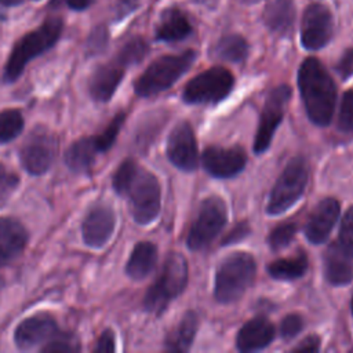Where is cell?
Wrapping results in <instances>:
<instances>
[{
	"instance_id": "15",
	"label": "cell",
	"mask_w": 353,
	"mask_h": 353,
	"mask_svg": "<svg viewBox=\"0 0 353 353\" xmlns=\"http://www.w3.org/2000/svg\"><path fill=\"white\" fill-rule=\"evenodd\" d=\"M247 157L240 148L208 146L203 153V165L208 174L216 178H230L245 165Z\"/></svg>"
},
{
	"instance_id": "2",
	"label": "cell",
	"mask_w": 353,
	"mask_h": 353,
	"mask_svg": "<svg viewBox=\"0 0 353 353\" xmlns=\"http://www.w3.org/2000/svg\"><path fill=\"white\" fill-rule=\"evenodd\" d=\"M62 21L59 18L47 19L40 28L22 36L14 46L4 69V80L15 81L23 72L26 63L51 48L59 39Z\"/></svg>"
},
{
	"instance_id": "12",
	"label": "cell",
	"mask_w": 353,
	"mask_h": 353,
	"mask_svg": "<svg viewBox=\"0 0 353 353\" xmlns=\"http://www.w3.org/2000/svg\"><path fill=\"white\" fill-rule=\"evenodd\" d=\"M332 32L334 21L330 10L319 3L310 4L302 18V46L307 50H319L330 41Z\"/></svg>"
},
{
	"instance_id": "21",
	"label": "cell",
	"mask_w": 353,
	"mask_h": 353,
	"mask_svg": "<svg viewBox=\"0 0 353 353\" xmlns=\"http://www.w3.org/2000/svg\"><path fill=\"white\" fill-rule=\"evenodd\" d=\"M124 76V66L119 62L102 65L95 69L88 81L90 95L99 102H106L112 98Z\"/></svg>"
},
{
	"instance_id": "7",
	"label": "cell",
	"mask_w": 353,
	"mask_h": 353,
	"mask_svg": "<svg viewBox=\"0 0 353 353\" xmlns=\"http://www.w3.org/2000/svg\"><path fill=\"white\" fill-rule=\"evenodd\" d=\"M307 183V167L302 157H294L283 170L274 183L268 203V212L279 215L287 211L305 192Z\"/></svg>"
},
{
	"instance_id": "5",
	"label": "cell",
	"mask_w": 353,
	"mask_h": 353,
	"mask_svg": "<svg viewBox=\"0 0 353 353\" xmlns=\"http://www.w3.org/2000/svg\"><path fill=\"white\" fill-rule=\"evenodd\" d=\"M196 52L188 50L176 55H164L153 61L134 84L139 97H153L170 88L194 62Z\"/></svg>"
},
{
	"instance_id": "3",
	"label": "cell",
	"mask_w": 353,
	"mask_h": 353,
	"mask_svg": "<svg viewBox=\"0 0 353 353\" xmlns=\"http://www.w3.org/2000/svg\"><path fill=\"white\" fill-rule=\"evenodd\" d=\"M255 270V261L248 252H233L225 258L215 274V299L221 303H232L240 299L252 284Z\"/></svg>"
},
{
	"instance_id": "35",
	"label": "cell",
	"mask_w": 353,
	"mask_h": 353,
	"mask_svg": "<svg viewBox=\"0 0 353 353\" xmlns=\"http://www.w3.org/2000/svg\"><path fill=\"white\" fill-rule=\"evenodd\" d=\"M339 244L353 255V205L346 211L341 229H339Z\"/></svg>"
},
{
	"instance_id": "29",
	"label": "cell",
	"mask_w": 353,
	"mask_h": 353,
	"mask_svg": "<svg viewBox=\"0 0 353 353\" xmlns=\"http://www.w3.org/2000/svg\"><path fill=\"white\" fill-rule=\"evenodd\" d=\"M23 130V117L17 109H6L0 112V143H6L17 138Z\"/></svg>"
},
{
	"instance_id": "46",
	"label": "cell",
	"mask_w": 353,
	"mask_h": 353,
	"mask_svg": "<svg viewBox=\"0 0 353 353\" xmlns=\"http://www.w3.org/2000/svg\"><path fill=\"white\" fill-rule=\"evenodd\" d=\"M22 0H0V3L1 4H4V6H17V4H19Z\"/></svg>"
},
{
	"instance_id": "49",
	"label": "cell",
	"mask_w": 353,
	"mask_h": 353,
	"mask_svg": "<svg viewBox=\"0 0 353 353\" xmlns=\"http://www.w3.org/2000/svg\"><path fill=\"white\" fill-rule=\"evenodd\" d=\"M352 312H353V296H352Z\"/></svg>"
},
{
	"instance_id": "36",
	"label": "cell",
	"mask_w": 353,
	"mask_h": 353,
	"mask_svg": "<svg viewBox=\"0 0 353 353\" xmlns=\"http://www.w3.org/2000/svg\"><path fill=\"white\" fill-rule=\"evenodd\" d=\"M80 350V345L76 338L72 335H58L55 339L50 341L47 345L41 347V352H77Z\"/></svg>"
},
{
	"instance_id": "48",
	"label": "cell",
	"mask_w": 353,
	"mask_h": 353,
	"mask_svg": "<svg viewBox=\"0 0 353 353\" xmlns=\"http://www.w3.org/2000/svg\"><path fill=\"white\" fill-rule=\"evenodd\" d=\"M241 3H245V4H254V3H258L261 0H240Z\"/></svg>"
},
{
	"instance_id": "26",
	"label": "cell",
	"mask_w": 353,
	"mask_h": 353,
	"mask_svg": "<svg viewBox=\"0 0 353 353\" xmlns=\"http://www.w3.org/2000/svg\"><path fill=\"white\" fill-rule=\"evenodd\" d=\"M295 21V6L291 0H273L263 11L265 25L274 33H288Z\"/></svg>"
},
{
	"instance_id": "44",
	"label": "cell",
	"mask_w": 353,
	"mask_h": 353,
	"mask_svg": "<svg viewBox=\"0 0 353 353\" xmlns=\"http://www.w3.org/2000/svg\"><path fill=\"white\" fill-rule=\"evenodd\" d=\"M138 7V0H120L117 4V17L121 18Z\"/></svg>"
},
{
	"instance_id": "1",
	"label": "cell",
	"mask_w": 353,
	"mask_h": 353,
	"mask_svg": "<svg viewBox=\"0 0 353 353\" xmlns=\"http://www.w3.org/2000/svg\"><path fill=\"white\" fill-rule=\"evenodd\" d=\"M298 87L309 119L317 125L330 124L336 101L332 77L316 58L302 62L298 72Z\"/></svg>"
},
{
	"instance_id": "19",
	"label": "cell",
	"mask_w": 353,
	"mask_h": 353,
	"mask_svg": "<svg viewBox=\"0 0 353 353\" xmlns=\"http://www.w3.org/2000/svg\"><path fill=\"white\" fill-rule=\"evenodd\" d=\"M274 338V327L265 317L247 321L236 336V346L241 352H254L268 346Z\"/></svg>"
},
{
	"instance_id": "31",
	"label": "cell",
	"mask_w": 353,
	"mask_h": 353,
	"mask_svg": "<svg viewBox=\"0 0 353 353\" xmlns=\"http://www.w3.org/2000/svg\"><path fill=\"white\" fill-rule=\"evenodd\" d=\"M125 120V113L124 112H120L117 113L112 120L110 123L106 125V128L97 137H94V141H95V145L98 148V152L99 153H103L106 152L112 145L113 142L116 141L117 135H119V131L123 125Z\"/></svg>"
},
{
	"instance_id": "24",
	"label": "cell",
	"mask_w": 353,
	"mask_h": 353,
	"mask_svg": "<svg viewBox=\"0 0 353 353\" xmlns=\"http://www.w3.org/2000/svg\"><path fill=\"white\" fill-rule=\"evenodd\" d=\"M192 33V25L188 18L176 8L165 10L156 29V37L161 41L183 40Z\"/></svg>"
},
{
	"instance_id": "28",
	"label": "cell",
	"mask_w": 353,
	"mask_h": 353,
	"mask_svg": "<svg viewBox=\"0 0 353 353\" xmlns=\"http://www.w3.org/2000/svg\"><path fill=\"white\" fill-rule=\"evenodd\" d=\"M212 54L222 61L241 62L248 54V44L239 34H226L214 46Z\"/></svg>"
},
{
	"instance_id": "32",
	"label": "cell",
	"mask_w": 353,
	"mask_h": 353,
	"mask_svg": "<svg viewBox=\"0 0 353 353\" xmlns=\"http://www.w3.org/2000/svg\"><path fill=\"white\" fill-rule=\"evenodd\" d=\"M295 233H296V225L295 223L288 222V223L279 225L269 234L268 241H269L270 248L277 251V250H281V248L287 247L291 243V240L294 239Z\"/></svg>"
},
{
	"instance_id": "34",
	"label": "cell",
	"mask_w": 353,
	"mask_h": 353,
	"mask_svg": "<svg viewBox=\"0 0 353 353\" xmlns=\"http://www.w3.org/2000/svg\"><path fill=\"white\" fill-rule=\"evenodd\" d=\"M338 127L343 132L353 131V90L343 94L338 114Z\"/></svg>"
},
{
	"instance_id": "10",
	"label": "cell",
	"mask_w": 353,
	"mask_h": 353,
	"mask_svg": "<svg viewBox=\"0 0 353 353\" xmlns=\"http://www.w3.org/2000/svg\"><path fill=\"white\" fill-rule=\"evenodd\" d=\"M57 148L58 143L54 134L44 127H39L29 134L22 145L19 160L29 174L41 175L51 167Z\"/></svg>"
},
{
	"instance_id": "11",
	"label": "cell",
	"mask_w": 353,
	"mask_h": 353,
	"mask_svg": "<svg viewBox=\"0 0 353 353\" xmlns=\"http://www.w3.org/2000/svg\"><path fill=\"white\" fill-rule=\"evenodd\" d=\"M290 97L291 90L285 84L277 85L268 95L254 141L255 153H262L269 148L273 134L284 116V110L287 108Z\"/></svg>"
},
{
	"instance_id": "27",
	"label": "cell",
	"mask_w": 353,
	"mask_h": 353,
	"mask_svg": "<svg viewBox=\"0 0 353 353\" xmlns=\"http://www.w3.org/2000/svg\"><path fill=\"white\" fill-rule=\"evenodd\" d=\"M307 270V256L299 252L292 258H280L268 265V273L277 280H295Z\"/></svg>"
},
{
	"instance_id": "6",
	"label": "cell",
	"mask_w": 353,
	"mask_h": 353,
	"mask_svg": "<svg viewBox=\"0 0 353 353\" xmlns=\"http://www.w3.org/2000/svg\"><path fill=\"white\" fill-rule=\"evenodd\" d=\"M121 196H127L131 214L137 223H150L160 211L161 190L157 178L138 165Z\"/></svg>"
},
{
	"instance_id": "23",
	"label": "cell",
	"mask_w": 353,
	"mask_h": 353,
	"mask_svg": "<svg viewBox=\"0 0 353 353\" xmlns=\"http://www.w3.org/2000/svg\"><path fill=\"white\" fill-rule=\"evenodd\" d=\"M157 261V248L150 241L138 243L127 262L125 272L134 280H142L152 273Z\"/></svg>"
},
{
	"instance_id": "14",
	"label": "cell",
	"mask_w": 353,
	"mask_h": 353,
	"mask_svg": "<svg viewBox=\"0 0 353 353\" xmlns=\"http://www.w3.org/2000/svg\"><path fill=\"white\" fill-rule=\"evenodd\" d=\"M114 226L116 216L112 207L106 204H95L83 219V240L91 248H101L112 237Z\"/></svg>"
},
{
	"instance_id": "20",
	"label": "cell",
	"mask_w": 353,
	"mask_h": 353,
	"mask_svg": "<svg viewBox=\"0 0 353 353\" xmlns=\"http://www.w3.org/2000/svg\"><path fill=\"white\" fill-rule=\"evenodd\" d=\"M353 255L339 241L328 245L324 256V272L327 280L334 285H343L353 279Z\"/></svg>"
},
{
	"instance_id": "33",
	"label": "cell",
	"mask_w": 353,
	"mask_h": 353,
	"mask_svg": "<svg viewBox=\"0 0 353 353\" xmlns=\"http://www.w3.org/2000/svg\"><path fill=\"white\" fill-rule=\"evenodd\" d=\"M137 168H138V164L132 159H127L119 165V168L116 170V172L113 175V181H112L113 188L119 194H123V192L125 190L131 178L134 176Z\"/></svg>"
},
{
	"instance_id": "8",
	"label": "cell",
	"mask_w": 353,
	"mask_h": 353,
	"mask_svg": "<svg viewBox=\"0 0 353 353\" xmlns=\"http://www.w3.org/2000/svg\"><path fill=\"white\" fill-rule=\"evenodd\" d=\"M233 83V74L228 69L214 66L193 77L186 84L182 98L188 103H216L232 91Z\"/></svg>"
},
{
	"instance_id": "37",
	"label": "cell",
	"mask_w": 353,
	"mask_h": 353,
	"mask_svg": "<svg viewBox=\"0 0 353 353\" xmlns=\"http://www.w3.org/2000/svg\"><path fill=\"white\" fill-rule=\"evenodd\" d=\"M302 327H303V319L296 313H291L283 319L280 325V334L283 339L290 341L301 332Z\"/></svg>"
},
{
	"instance_id": "18",
	"label": "cell",
	"mask_w": 353,
	"mask_h": 353,
	"mask_svg": "<svg viewBox=\"0 0 353 353\" xmlns=\"http://www.w3.org/2000/svg\"><path fill=\"white\" fill-rule=\"evenodd\" d=\"M28 243L25 226L8 216L0 218V268L14 261Z\"/></svg>"
},
{
	"instance_id": "43",
	"label": "cell",
	"mask_w": 353,
	"mask_h": 353,
	"mask_svg": "<svg viewBox=\"0 0 353 353\" xmlns=\"http://www.w3.org/2000/svg\"><path fill=\"white\" fill-rule=\"evenodd\" d=\"M106 32H105V29H102V28H99V29H97L94 33H92V36H91V39H90V47L91 48H94L95 51H98V50H101V48H103L105 47V44H106Z\"/></svg>"
},
{
	"instance_id": "38",
	"label": "cell",
	"mask_w": 353,
	"mask_h": 353,
	"mask_svg": "<svg viewBox=\"0 0 353 353\" xmlns=\"http://www.w3.org/2000/svg\"><path fill=\"white\" fill-rule=\"evenodd\" d=\"M247 234H250V225L248 222L243 221L240 223H237L222 240V245H228V244H234L240 240H243Z\"/></svg>"
},
{
	"instance_id": "30",
	"label": "cell",
	"mask_w": 353,
	"mask_h": 353,
	"mask_svg": "<svg viewBox=\"0 0 353 353\" xmlns=\"http://www.w3.org/2000/svg\"><path fill=\"white\" fill-rule=\"evenodd\" d=\"M148 52V44L141 37H134L130 41H127L123 48L120 50L116 62H119L121 66H128L132 63H138L143 59V57Z\"/></svg>"
},
{
	"instance_id": "25",
	"label": "cell",
	"mask_w": 353,
	"mask_h": 353,
	"mask_svg": "<svg viewBox=\"0 0 353 353\" xmlns=\"http://www.w3.org/2000/svg\"><path fill=\"white\" fill-rule=\"evenodd\" d=\"M98 148L94 137H84L74 141L65 152V163L73 172H87L95 160Z\"/></svg>"
},
{
	"instance_id": "9",
	"label": "cell",
	"mask_w": 353,
	"mask_h": 353,
	"mask_svg": "<svg viewBox=\"0 0 353 353\" xmlns=\"http://www.w3.org/2000/svg\"><path fill=\"white\" fill-rule=\"evenodd\" d=\"M226 218V205L219 197H208L204 200L188 234L189 248L203 250L210 245L223 229Z\"/></svg>"
},
{
	"instance_id": "17",
	"label": "cell",
	"mask_w": 353,
	"mask_h": 353,
	"mask_svg": "<svg viewBox=\"0 0 353 353\" xmlns=\"http://www.w3.org/2000/svg\"><path fill=\"white\" fill-rule=\"evenodd\" d=\"M339 215V203L332 197L323 199L312 211L305 225V234L313 244L323 243L332 230Z\"/></svg>"
},
{
	"instance_id": "22",
	"label": "cell",
	"mask_w": 353,
	"mask_h": 353,
	"mask_svg": "<svg viewBox=\"0 0 353 353\" xmlns=\"http://www.w3.org/2000/svg\"><path fill=\"white\" fill-rule=\"evenodd\" d=\"M199 327V319L197 314L192 310L186 312L179 323L168 332L165 341H164V347L168 352H186L189 350L196 331Z\"/></svg>"
},
{
	"instance_id": "39",
	"label": "cell",
	"mask_w": 353,
	"mask_h": 353,
	"mask_svg": "<svg viewBox=\"0 0 353 353\" xmlns=\"http://www.w3.org/2000/svg\"><path fill=\"white\" fill-rule=\"evenodd\" d=\"M336 70L342 76V79H347L353 74V48L347 50L343 54L336 65Z\"/></svg>"
},
{
	"instance_id": "41",
	"label": "cell",
	"mask_w": 353,
	"mask_h": 353,
	"mask_svg": "<svg viewBox=\"0 0 353 353\" xmlns=\"http://www.w3.org/2000/svg\"><path fill=\"white\" fill-rule=\"evenodd\" d=\"M320 349V338L317 335H309L303 338L296 346L292 347L294 352H317Z\"/></svg>"
},
{
	"instance_id": "13",
	"label": "cell",
	"mask_w": 353,
	"mask_h": 353,
	"mask_svg": "<svg viewBox=\"0 0 353 353\" xmlns=\"http://www.w3.org/2000/svg\"><path fill=\"white\" fill-rule=\"evenodd\" d=\"M167 154L175 167L183 171L196 170L199 163L197 143L189 123L181 121L174 127L167 141Z\"/></svg>"
},
{
	"instance_id": "4",
	"label": "cell",
	"mask_w": 353,
	"mask_h": 353,
	"mask_svg": "<svg viewBox=\"0 0 353 353\" xmlns=\"http://www.w3.org/2000/svg\"><path fill=\"white\" fill-rule=\"evenodd\" d=\"M188 283V263L183 255L172 252L167 256L161 273L150 285L145 298L143 307L154 314H161L170 301L176 298Z\"/></svg>"
},
{
	"instance_id": "40",
	"label": "cell",
	"mask_w": 353,
	"mask_h": 353,
	"mask_svg": "<svg viewBox=\"0 0 353 353\" xmlns=\"http://www.w3.org/2000/svg\"><path fill=\"white\" fill-rule=\"evenodd\" d=\"M114 350V335L112 330H106L99 336L94 352H113Z\"/></svg>"
},
{
	"instance_id": "45",
	"label": "cell",
	"mask_w": 353,
	"mask_h": 353,
	"mask_svg": "<svg viewBox=\"0 0 353 353\" xmlns=\"http://www.w3.org/2000/svg\"><path fill=\"white\" fill-rule=\"evenodd\" d=\"M92 1L94 0H66L68 6L73 10H84V8L90 7Z\"/></svg>"
},
{
	"instance_id": "16",
	"label": "cell",
	"mask_w": 353,
	"mask_h": 353,
	"mask_svg": "<svg viewBox=\"0 0 353 353\" xmlns=\"http://www.w3.org/2000/svg\"><path fill=\"white\" fill-rule=\"evenodd\" d=\"M58 334L55 319L48 313H37L22 320L14 332V341L21 349H30Z\"/></svg>"
},
{
	"instance_id": "42",
	"label": "cell",
	"mask_w": 353,
	"mask_h": 353,
	"mask_svg": "<svg viewBox=\"0 0 353 353\" xmlns=\"http://www.w3.org/2000/svg\"><path fill=\"white\" fill-rule=\"evenodd\" d=\"M18 176L10 172L3 164H0V189L11 190L18 185Z\"/></svg>"
},
{
	"instance_id": "47",
	"label": "cell",
	"mask_w": 353,
	"mask_h": 353,
	"mask_svg": "<svg viewBox=\"0 0 353 353\" xmlns=\"http://www.w3.org/2000/svg\"><path fill=\"white\" fill-rule=\"evenodd\" d=\"M199 4H204V6H214L216 3V0H193Z\"/></svg>"
}]
</instances>
